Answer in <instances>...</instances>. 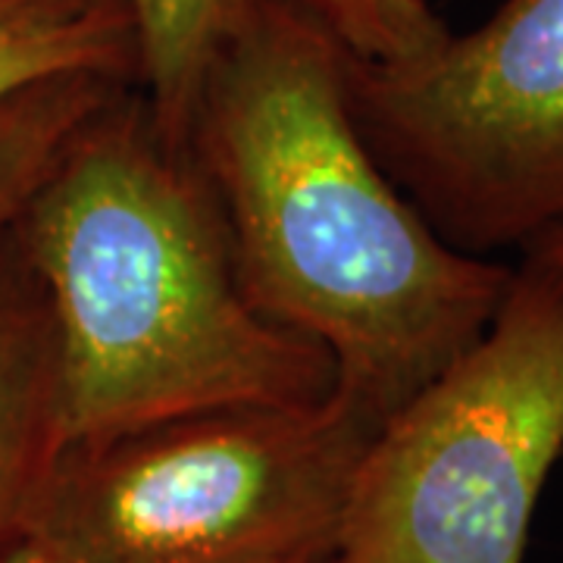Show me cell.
<instances>
[{
	"instance_id": "6da1fadb",
	"label": "cell",
	"mask_w": 563,
	"mask_h": 563,
	"mask_svg": "<svg viewBox=\"0 0 563 563\" xmlns=\"http://www.w3.org/2000/svg\"><path fill=\"white\" fill-rule=\"evenodd\" d=\"M351 54L298 0H244L188 151L220 201L244 295L329 351L335 391L385 422L498 313L514 266L439 239L363 141Z\"/></svg>"
},
{
	"instance_id": "7a4b0ae2",
	"label": "cell",
	"mask_w": 563,
	"mask_h": 563,
	"mask_svg": "<svg viewBox=\"0 0 563 563\" xmlns=\"http://www.w3.org/2000/svg\"><path fill=\"white\" fill-rule=\"evenodd\" d=\"M13 239L54 320L63 444L335 391L329 351L244 295L220 201L139 81L81 122Z\"/></svg>"
},
{
	"instance_id": "3957f363",
	"label": "cell",
	"mask_w": 563,
	"mask_h": 563,
	"mask_svg": "<svg viewBox=\"0 0 563 563\" xmlns=\"http://www.w3.org/2000/svg\"><path fill=\"white\" fill-rule=\"evenodd\" d=\"M379 426L332 391L63 444L25 532L69 563H273L329 551Z\"/></svg>"
},
{
	"instance_id": "277c9868",
	"label": "cell",
	"mask_w": 563,
	"mask_h": 563,
	"mask_svg": "<svg viewBox=\"0 0 563 563\" xmlns=\"http://www.w3.org/2000/svg\"><path fill=\"white\" fill-rule=\"evenodd\" d=\"M563 454V273L514 266L498 313L369 439L325 563H523Z\"/></svg>"
},
{
	"instance_id": "5b68a950",
	"label": "cell",
	"mask_w": 563,
	"mask_h": 563,
	"mask_svg": "<svg viewBox=\"0 0 563 563\" xmlns=\"http://www.w3.org/2000/svg\"><path fill=\"white\" fill-rule=\"evenodd\" d=\"M354 120L439 239L523 254L563 225V0H504L410 66L351 57Z\"/></svg>"
},
{
	"instance_id": "8992f818",
	"label": "cell",
	"mask_w": 563,
	"mask_h": 563,
	"mask_svg": "<svg viewBox=\"0 0 563 563\" xmlns=\"http://www.w3.org/2000/svg\"><path fill=\"white\" fill-rule=\"evenodd\" d=\"M60 448L54 320L10 229L0 239V551L25 532Z\"/></svg>"
},
{
	"instance_id": "52a82bcc",
	"label": "cell",
	"mask_w": 563,
	"mask_h": 563,
	"mask_svg": "<svg viewBox=\"0 0 563 563\" xmlns=\"http://www.w3.org/2000/svg\"><path fill=\"white\" fill-rule=\"evenodd\" d=\"M139 32L141 91L161 135L188 151L210 63L242 20L244 0H129Z\"/></svg>"
},
{
	"instance_id": "ba28073f",
	"label": "cell",
	"mask_w": 563,
	"mask_h": 563,
	"mask_svg": "<svg viewBox=\"0 0 563 563\" xmlns=\"http://www.w3.org/2000/svg\"><path fill=\"white\" fill-rule=\"evenodd\" d=\"M110 73H63L32 81L0 101V239L51 173L60 151L122 85ZM141 85V81H139Z\"/></svg>"
},
{
	"instance_id": "9c48e42d",
	"label": "cell",
	"mask_w": 563,
	"mask_h": 563,
	"mask_svg": "<svg viewBox=\"0 0 563 563\" xmlns=\"http://www.w3.org/2000/svg\"><path fill=\"white\" fill-rule=\"evenodd\" d=\"M63 73H110L141 81L129 0H98L91 10L63 20L0 22V101Z\"/></svg>"
},
{
	"instance_id": "30bf717a",
	"label": "cell",
	"mask_w": 563,
	"mask_h": 563,
	"mask_svg": "<svg viewBox=\"0 0 563 563\" xmlns=\"http://www.w3.org/2000/svg\"><path fill=\"white\" fill-rule=\"evenodd\" d=\"M342 41L351 57L376 66H410L435 54L451 29L426 0H298Z\"/></svg>"
},
{
	"instance_id": "8fae6325",
	"label": "cell",
	"mask_w": 563,
	"mask_h": 563,
	"mask_svg": "<svg viewBox=\"0 0 563 563\" xmlns=\"http://www.w3.org/2000/svg\"><path fill=\"white\" fill-rule=\"evenodd\" d=\"M98 0H0V22L63 20L91 10Z\"/></svg>"
},
{
	"instance_id": "7c38bea8",
	"label": "cell",
	"mask_w": 563,
	"mask_h": 563,
	"mask_svg": "<svg viewBox=\"0 0 563 563\" xmlns=\"http://www.w3.org/2000/svg\"><path fill=\"white\" fill-rule=\"evenodd\" d=\"M0 563H69L63 554H57L47 542H41L38 536L22 532L13 544H7L0 551Z\"/></svg>"
},
{
	"instance_id": "4fadbf2b",
	"label": "cell",
	"mask_w": 563,
	"mask_h": 563,
	"mask_svg": "<svg viewBox=\"0 0 563 563\" xmlns=\"http://www.w3.org/2000/svg\"><path fill=\"white\" fill-rule=\"evenodd\" d=\"M520 261L542 263V266H551V269L563 273V225L544 232L542 239H536V242L529 244L523 254H520Z\"/></svg>"
},
{
	"instance_id": "5bb4252c",
	"label": "cell",
	"mask_w": 563,
	"mask_h": 563,
	"mask_svg": "<svg viewBox=\"0 0 563 563\" xmlns=\"http://www.w3.org/2000/svg\"><path fill=\"white\" fill-rule=\"evenodd\" d=\"M329 551H307V554H295V558H285V561H273V563H325Z\"/></svg>"
}]
</instances>
